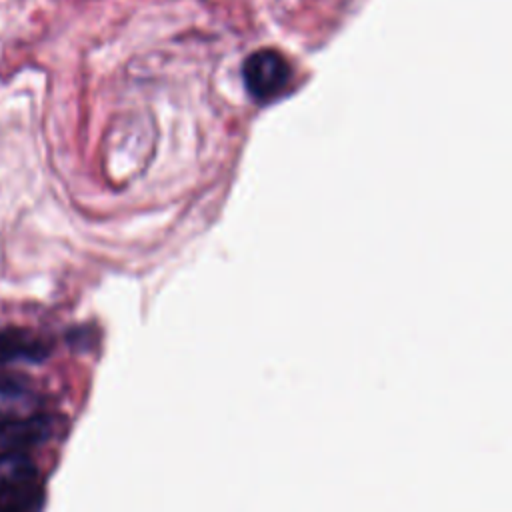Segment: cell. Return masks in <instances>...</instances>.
<instances>
[{
  "label": "cell",
  "mask_w": 512,
  "mask_h": 512,
  "mask_svg": "<svg viewBox=\"0 0 512 512\" xmlns=\"http://www.w3.org/2000/svg\"><path fill=\"white\" fill-rule=\"evenodd\" d=\"M40 500L34 466L18 452L0 458V512H32Z\"/></svg>",
  "instance_id": "6da1fadb"
},
{
  "label": "cell",
  "mask_w": 512,
  "mask_h": 512,
  "mask_svg": "<svg viewBox=\"0 0 512 512\" xmlns=\"http://www.w3.org/2000/svg\"><path fill=\"white\" fill-rule=\"evenodd\" d=\"M288 60L272 48L252 52L242 64V76L246 90L258 102H268L280 96L290 80Z\"/></svg>",
  "instance_id": "7a4b0ae2"
},
{
  "label": "cell",
  "mask_w": 512,
  "mask_h": 512,
  "mask_svg": "<svg viewBox=\"0 0 512 512\" xmlns=\"http://www.w3.org/2000/svg\"><path fill=\"white\" fill-rule=\"evenodd\" d=\"M46 348L40 338L22 328H0V368L20 360H40Z\"/></svg>",
  "instance_id": "3957f363"
},
{
  "label": "cell",
  "mask_w": 512,
  "mask_h": 512,
  "mask_svg": "<svg viewBox=\"0 0 512 512\" xmlns=\"http://www.w3.org/2000/svg\"><path fill=\"white\" fill-rule=\"evenodd\" d=\"M50 426L42 418H26V420H10L0 422V448L16 450L18 446H26L46 438Z\"/></svg>",
  "instance_id": "277c9868"
}]
</instances>
